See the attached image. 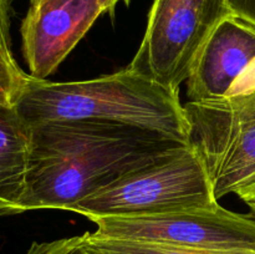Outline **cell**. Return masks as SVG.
I'll return each mask as SVG.
<instances>
[{"instance_id":"6da1fadb","label":"cell","mask_w":255,"mask_h":254,"mask_svg":"<svg viewBox=\"0 0 255 254\" xmlns=\"http://www.w3.org/2000/svg\"><path fill=\"white\" fill-rule=\"evenodd\" d=\"M188 142L106 121H54L30 127L21 211L66 209Z\"/></svg>"},{"instance_id":"7a4b0ae2","label":"cell","mask_w":255,"mask_h":254,"mask_svg":"<svg viewBox=\"0 0 255 254\" xmlns=\"http://www.w3.org/2000/svg\"><path fill=\"white\" fill-rule=\"evenodd\" d=\"M14 109L29 127L54 121H106L191 143V127L179 94L128 67L72 82H52L29 75Z\"/></svg>"},{"instance_id":"3957f363","label":"cell","mask_w":255,"mask_h":254,"mask_svg":"<svg viewBox=\"0 0 255 254\" xmlns=\"http://www.w3.org/2000/svg\"><path fill=\"white\" fill-rule=\"evenodd\" d=\"M219 206L203 158L191 144L89 194L70 211L95 217H136Z\"/></svg>"},{"instance_id":"277c9868","label":"cell","mask_w":255,"mask_h":254,"mask_svg":"<svg viewBox=\"0 0 255 254\" xmlns=\"http://www.w3.org/2000/svg\"><path fill=\"white\" fill-rule=\"evenodd\" d=\"M183 106L214 196L236 193L255 173V79L226 99Z\"/></svg>"},{"instance_id":"5b68a950","label":"cell","mask_w":255,"mask_h":254,"mask_svg":"<svg viewBox=\"0 0 255 254\" xmlns=\"http://www.w3.org/2000/svg\"><path fill=\"white\" fill-rule=\"evenodd\" d=\"M231 12L228 0H154L127 67L179 94L202 45Z\"/></svg>"},{"instance_id":"8992f818","label":"cell","mask_w":255,"mask_h":254,"mask_svg":"<svg viewBox=\"0 0 255 254\" xmlns=\"http://www.w3.org/2000/svg\"><path fill=\"white\" fill-rule=\"evenodd\" d=\"M97 234L204 251L255 253V217L221 206L136 217H95Z\"/></svg>"},{"instance_id":"52a82bcc","label":"cell","mask_w":255,"mask_h":254,"mask_svg":"<svg viewBox=\"0 0 255 254\" xmlns=\"http://www.w3.org/2000/svg\"><path fill=\"white\" fill-rule=\"evenodd\" d=\"M255 79V24L228 14L202 45L187 79L191 102L222 100Z\"/></svg>"},{"instance_id":"ba28073f","label":"cell","mask_w":255,"mask_h":254,"mask_svg":"<svg viewBox=\"0 0 255 254\" xmlns=\"http://www.w3.org/2000/svg\"><path fill=\"white\" fill-rule=\"evenodd\" d=\"M105 12L104 0H42L30 5L21 24L29 75L47 80Z\"/></svg>"},{"instance_id":"9c48e42d","label":"cell","mask_w":255,"mask_h":254,"mask_svg":"<svg viewBox=\"0 0 255 254\" xmlns=\"http://www.w3.org/2000/svg\"><path fill=\"white\" fill-rule=\"evenodd\" d=\"M30 127L14 106L0 102V217L21 213Z\"/></svg>"},{"instance_id":"30bf717a","label":"cell","mask_w":255,"mask_h":254,"mask_svg":"<svg viewBox=\"0 0 255 254\" xmlns=\"http://www.w3.org/2000/svg\"><path fill=\"white\" fill-rule=\"evenodd\" d=\"M81 247L84 254H255L247 252L204 251L148 242L110 238L97 234L96 232H86L82 234Z\"/></svg>"},{"instance_id":"8fae6325","label":"cell","mask_w":255,"mask_h":254,"mask_svg":"<svg viewBox=\"0 0 255 254\" xmlns=\"http://www.w3.org/2000/svg\"><path fill=\"white\" fill-rule=\"evenodd\" d=\"M29 75L25 74L19 65L7 62L0 56V102L14 106Z\"/></svg>"},{"instance_id":"7c38bea8","label":"cell","mask_w":255,"mask_h":254,"mask_svg":"<svg viewBox=\"0 0 255 254\" xmlns=\"http://www.w3.org/2000/svg\"><path fill=\"white\" fill-rule=\"evenodd\" d=\"M26 254H84L81 236L55 239L51 242H34Z\"/></svg>"},{"instance_id":"4fadbf2b","label":"cell","mask_w":255,"mask_h":254,"mask_svg":"<svg viewBox=\"0 0 255 254\" xmlns=\"http://www.w3.org/2000/svg\"><path fill=\"white\" fill-rule=\"evenodd\" d=\"M0 56L10 64L16 65L10 42L9 0H0Z\"/></svg>"},{"instance_id":"5bb4252c","label":"cell","mask_w":255,"mask_h":254,"mask_svg":"<svg viewBox=\"0 0 255 254\" xmlns=\"http://www.w3.org/2000/svg\"><path fill=\"white\" fill-rule=\"evenodd\" d=\"M232 12L255 24V0H228Z\"/></svg>"},{"instance_id":"9a60e30c","label":"cell","mask_w":255,"mask_h":254,"mask_svg":"<svg viewBox=\"0 0 255 254\" xmlns=\"http://www.w3.org/2000/svg\"><path fill=\"white\" fill-rule=\"evenodd\" d=\"M236 194L244 202L255 201V173L239 189H237Z\"/></svg>"},{"instance_id":"2e32d148","label":"cell","mask_w":255,"mask_h":254,"mask_svg":"<svg viewBox=\"0 0 255 254\" xmlns=\"http://www.w3.org/2000/svg\"><path fill=\"white\" fill-rule=\"evenodd\" d=\"M40 1H42V0H30V5L39 4ZM104 2H105V6H106V11L109 12V14L114 15L115 9H116L119 2H124V4L129 5L131 4V0H104Z\"/></svg>"},{"instance_id":"e0dca14e","label":"cell","mask_w":255,"mask_h":254,"mask_svg":"<svg viewBox=\"0 0 255 254\" xmlns=\"http://www.w3.org/2000/svg\"><path fill=\"white\" fill-rule=\"evenodd\" d=\"M247 204H248V207L251 208V214H253V216L255 217V201L247 202Z\"/></svg>"}]
</instances>
